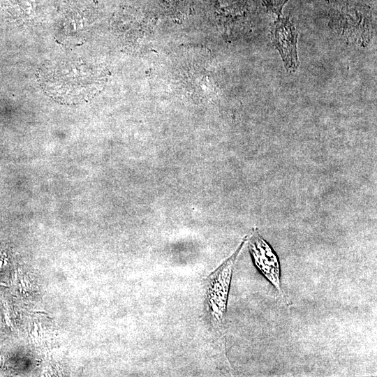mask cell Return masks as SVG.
<instances>
[{
	"instance_id": "obj_1",
	"label": "cell",
	"mask_w": 377,
	"mask_h": 377,
	"mask_svg": "<svg viewBox=\"0 0 377 377\" xmlns=\"http://www.w3.org/2000/svg\"><path fill=\"white\" fill-rule=\"evenodd\" d=\"M103 70L81 58L55 59L43 64L37 80L43 91L58 103L77 105L88 101L104 82Z\"/></svg>"
},
{
	"instance_id": "obj_2",
	"label": "cell",
	"mask_w": 377,
	"mask_h": 377,
	"mask_svg": "<svg viewBox=\"0 0 377 377\" xmlns=\"http://www.w3.org/2000/svg\"><path fill=\"white\" fill-rule=\"evenodd\" d=\"M247 240H242L237 250L205 280V309L212 328L225 341L226 317L229 290L237 260Z\"/></svg>"
},
{
	"instance_id": "obj_3",
	"label": "cell",
	"mask_w": 377,
	"mask_h": 377,
	"mask_svg": "<svg viewBox=\"0 0 377 377\" xmlns=\"http://www.w3.org/2000/svg\"><path fill=\"white\" fill-rule=\"evenodd\" d=\"M249 248L257 269L274 287L281 300L286 304L289 305L281 286L280 264L278 258L256 229L252 230L249 239Z\"/></svg>"
},
{
	"instance_id": "obj_4",
	"label": "cell",
	"mask_w": 377,
	"mask_h": 377,
	"mask_svg": "<svg viewBox=\"0 0 377 377\" xmlns=\"http://www.w3.org/2000/svg\"><path fill=\"white\" fill-rule=\"evenodd\" d=\"M297 40V32L293 23L287 17H278L275 22L274 45L289 72L295 71L299 66Z\"/></svg>"
},
{
	"instance_id": "obj_5",
	"label": "cell",
	"mask_w": 377,
	"mask_h": 377,
	"mask_svg": "<svg viewBox=\"0 0 377 377\" xmlns=\"http://www.w3.org/2000/svg\"><path fill=\"white\" fill-rule=\"evenodd\" d=\"M267 10L281 16L283 7L288 0H262Z\"/></svg>"
}]
</instances>
